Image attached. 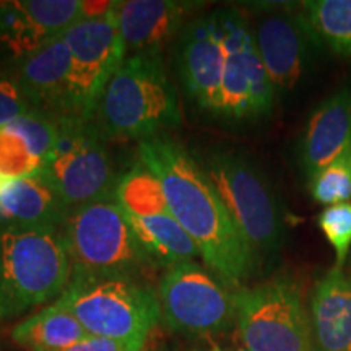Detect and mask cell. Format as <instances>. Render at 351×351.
Wrapping results in <instances>:
<instances>
[{
	"instance_id": "cell-12",
	"label": "cell",
	"mask_w": 351,
	"mask_h": 351,
	"mask_svg": "<svg viewBox=\"0 0 351 351\" xmlns=\"http://www.w3.org/2000/svg\"><path fill=\"white\" fill-rule=\"evenodd\" d=\"M178 46L179 75L187 96L200 109L218 116L225 51L215 12L189 21Z\"/></svg>"
},
{
	"instance_id": "cell-3",
	"label": "cell",
	"mask_w": 351,
	"mask_h": 351,
	"mask_svg": "<svg viewBox=\"0 0 351 351\" xmlns=\"http://www.w3.org/2000/svg\"><path fill=\"white\" fill-rule=\"evenodd\" d=\"M78 319L90 335L143 351L161 320L158 295L134 276H70L54 301Z\"/></svg>"
},
{
	"instance_id": "cell-20",
	"label": "cell",
	"mask_w": 351,
	"mask_h": 351,
	"mask_svg": "<svg viewBox=\"0 0 351 351\" xmlns=\"http://www.w3.org/2000/svg\"><path fill=\"white\" fill-rule=\"evenodd\" d=\"M88 337L90 333L75 315L56 302L21 320L12 330L13 341L29 351H59Z\"/></svg>"
},
{
	"instance_id": "cell-30",
	"label": "cell",
	"mask_w": 351,
	"mask_h": 351,
	"mask_svg": "<svg viewBox=\"0 0 351 351\" xmlns=\"http://www.w3.org/2000/svg\"><path fill=\"white\" fill-rule=\"evenodd\" d=\"M160 351H173V350H160Z\"/></svg>"
},
{
	"instance_id": "cell-13",
	"label": "cell",
	"mask_w": 351,
	"mask_h": 351,
	"mask_svg": "<svg viewBox=\"0 0 351 351\" xmlns=\"http://www.w3.org/2000/svg\"><path fill=\"white\" fill-rule=\"evenodd\" d=\"M215 15L221 29L225 51L218 116L231 121L252 119L251 82L262 65L254 33L238 8H221Z\"/></svg>"
},
{
	"instance_id": "cell-11",
	"label": "cell",
	"mask_w": 351,
	"mask_h": 351,
	"mask_svg": "<svg viewBox=\"0 0 351 351\" xmlns=\"http://www.w3.org/2000/svg\"><path fill=\"white\" fill-rule=\"evenodd\" d=\"M83 16V0L0 2V62H19L60 38Z\"/></svg>"
},
{
	"instance_id": "cell-7",
	"label": "cell",
	"mask_w": 351,
	"mask_h": 351,
	"mask_svg": "<svg viewBox=\"0 0 351 351\" xmlns=\"http://www.w3.org/2000/svg\"><path fill=\"white\" fill-rule=\"evenodd\" d=\"M204 169L257 257L278 251L285 241L283 212L261 169L239 153L225 150L210 153Z\"/></svg>"
},
{
	"instance_id": "cell-5",
	"label": "cell",
	"mask_w": 351,
	"mask_h": 351,
	"mask_svg": "<svg viewBox=\"0 0 351 351\" xmlns=\"http://www.w3.org/2000/svg\"><path fill=\"white\" fill-rule=\"evenodd\" d=\"M59 234L70 276H135L153 263L114 197L69 210Z\"/></svg>"
},
{
	"instance_id": "cell-22",
	"label": "cell",
	"mask_w": 351,
	"mask_h": 351,
	"mask_svg": "<svg viewBox=\"0 0 351 351\" xmlns=\"http://www.w3.org/2000/svg\"><path fill=\"white\" fill-rule=\"evenodd\" d=\"M298 15L314 44L351 57V0H307L300 3Z\"/></svg>"
},
{
	"instance_id": "cell-17",
	"label": "cell",
	"mask_w": 351,
	"mask_h": 351,
	"mask_svg": "<svg viewBox=\"0 0 351 351\" xmlns=\"http://www.w3.org/2000/svg\"><path fill=\"white\" fill-rule=\"evenodd\" d=\"M351 145V90L341 88L324 99L307 121L300 145V161L313 181Z\"/></svg>"
},
{
	"instance_id": "cell-26",
	"label": "cell",
	"mask_w": 351,
	"mask_h": 351,
	"mask_svg": "<svg viewBox=\"0 0 351 351\" xmlns=\"http://www.w3.org/2000/svg\"><path fill=\"white\" fill-rule=\"evenodd\" d=\"M7 127L21 135L34 155L43 161L49 156L56 145L57 134H59L57 117L36 111V109H32V111L20 116L19 119L10 122Z\"/></svg>"
},
{
	"instance_id": "cell-28",
	"label": "cell",
	"mask_w": 351,
	"mask_h": 351,
	"mask_svg": "<svg viewBox=\"0 0 351 351\" xmlns=\"http://www.w3.org/2000/svg\"><path fill=\"white\" fill-rule=\"evenodd\" d=\"M32 104L10 77H0V127H5L28 111Z\"/></svg>"
},
{
	"instance_id": "cell-23",
	"label": "cell",
	"mask_w": 351,
	"mask_h": 351,
	"mask_svg": "<svg viewBox=\"0 0 351 351\" xmlns=\"http://www.w3.org/2000/svg\"><path fill=\"white\" fill-rule=\"evenodd\" d=\"M114 200L130 217L169 215L163 184L142 160L119 176L114 189Z\"/></svg>"
},
{
	"instance_id": "cell-4",
	"label": "cell",
	"mask_w": 351,
	"mask_h": 351,
	"mask_svg": "<svg viewBox=\"0 0 351 351\" xmlns=\"http://www.w3.org/2000/svg\"><path fill=\"white\" fill-rule=\"evenodd\" d=\"M70 275L59 232L0 221V319L57 300Z\"/></svg>"
},
{
	"instance_id": "cell-2",
	"label": "cell",
	"mask_w": 351,
	"mask_h": 351,
	"mask_svg": "<svg viewBox=\"0 0 351 351\" xmlns=\"http://www.w3.org/2000/svg\"><path fill=\"white\" fill-rule=\"evenodd\" d=\"M93 121L108 140L165 137L182 122L178 93L161 54L127 56L104 88Z\"/></svg>"
},
{
	"instance_id": "cell-24",
	"label": "cell",
	"mask_w": 351,
	"mask_h": 351,
	"mask_svg": "<svg viewBox=\"0 0 351 351\" xmlns=\"http://www.w3.org/2000/svg\"><path fill=\"white\" fill-rule=\"evenodd\" d=\"M313 199L320 205H337L351 200V145L309 181Z\"/></svg>"
},
{
	"instance_id": "cell-14",
	"label": "cell",
	"mask_w": 351,
	"mask_h": 351,
	"mask_svg": "<svg viewBox=\"0 0 351 351\" xmlns=\"http://www.w3.org/2000/svg\"><path fill=\"white\" fill-rule=\"evenodd\" d=\"M254 41L263 67L276 95L291 91L300 83L306 69L307 52L313 38L296 12H267L257 20Z\"/></svg>"
},
{
	"instance_id": "cell-29",
	"label": "cell",
	"mask_w": 351,
	"mask_h": 351,
	"mask_svg": "<svg viewBox=\"0 0 351 351\" xmlns=\"http://www.w3.org/2000/svg\"><path fill=\"white\" fill-rule=\"evenodd\" d=\"M59 351H124V350H122L116 341L90 335L88 339L77 341V343L69 346V348H64Z\"/></svg>"
},
{
	"instance_id": "cell-6",
	"label": "cell",
	"mask_w": 351,
	"mask_h": 351,
	"mask_svg": "<svg viewBox=\"0 0 351 351\" xmlns=\"http://www.w3.org/2000/svg\"><path fill=\"white\" fill-rule=\"evenodd\" d=\"M57 125L56 145L39 176L49 182L69 210L112 199L119 176L108 138L96 122L80 116H60Z\"/></svg>"
},
{
	"instance_id": "cell-31",
	"label": "cell",
	"mask_w": 351,
	"mask_h": 351,
	"mask_svg": "<svg viewBox=\"0 0 351 351\" xmlns=\"http://www.w3.org/2000/svg\"><path fill=\"white\" fill-rule=\"evenodd\" d=\"M215 351H219V350H215Z\"/></svg>"
},
{
	"instance_id": "cell-10",
	"label": "cell",
	"mask_w": 351,
	"mask_h": 351,
	"mask_svg": "<svg viewBox=\"0 0 351 351\" xmlns=\"http://www.w3.org/2000/svg\"><path fill=\"white\" fill-rule=\"evenodd\" d=\"M62 36L72 54L69 116L93 119L104 88L127 57L117 2L104 15L78 20Z\"/></svg>"
},
{
	"instance_id": "cell-19",
	"label": "cell",
	"mask_w": 351,
	"mask_h": 351,
	"mask_svg": "<svg viewBox=\"0 0 351 351\" xmlns=\"http://www.w3.org/2000/svg\"><path fill=\"white\" fill-rule=\"evenodd\" d=\"M69 208L41 176H0V221L59 232Z\"/></svg>"
},
{
	"instance_id": "cell-21",
	"label": "cell",
	"mask_w": 351,
	"mask_h": 351,
	"mask_svg": "<svg viewBox=\"0 0 351 351\" xmlns=\"http://www.w3.org/2000/svg\"><path fill=\"white\" fill-rule=\"evenodd\" d=\"M127 217L153 263H160L168 269L176 263L195 261L197 257H200L199 247L171 215L147 218L130 217V215Z\"/></svg>"
},
{
	"instance_id": "cell-1",
	"label": "cell",
	"mask_w": 351,
	"mask_h": 351,
	"mask_svg": "<svg viewBox=\"0 0 351 351\" xmlns=\"http://www.w3.org/2000/svg\"><path fill=\"white\" fill-rule=\"evenodd\" d=\"M140 160L163 184L169 215L200 251L205 265L226 287H239L257 267V254L236 226L204 166L168 137L138 145Z\"/></svg>"
},
{
	"instance_id": "cell-16",
	"label": "cell",
	"mask_w": 351,
	"mask_h": 351,
	"mask_svg": "<svg viewBox=\"0 0 351 351\" xmlns=\"http://www.w3.org/2000/svg\"><path fill=\"white\" fill-rule=\"evenodd\" d=\"M200 5L182 0H117V20L127 56L161 54Z\"/></svg>"
},
{
	"instance_id": "cell-9",
	"label": "cell",
	"mask_w": 351,
	"mask_h": 351,
	"mask_svg": "<svg viewBox=\"0 0 351 351\" xmlns=\"http://www.w3.org/2000/svg\"><path fill=\"white\" fill-rule=\"evenodd\" d=\"M161 319L171 330L191 337L225 332L236 322L234 293L194 261L168 267L158 285Z\"/></svg>"
},
{
	"instance_id": "cell-27",
	"label": "cell",
	"mask_w": 351,
	"mask_h": 351,
	"mask_svg": "<svg viewBox=\"0 0 351 351\" xmlns=\"http://www.w3.org/2000/svg\"><path fill=\"white\" fill-rule=\"evenodd\" d=\"M317 226L335 251V267L343 269L351 251V204L330 205L317 217Z\"/></svg>"
},
{
	"instance_id": "cell-25",
	"label": "cell",
	"mask_w": 351,
	"mask_h": 351,
	"mask_svg": "<svg viewBox=\"0 0 351 351\" xmlns=\"http://www.w3.org/2000/svg\"><path fill=\"white\" fill-rule=\"evenodd\" d=\"M44 161L32 152L21 135L10 127H0V176L32 178L43 171Z\"/></svg>"
},
{
	"instance_id": "cell-15",
	"label": "cell",
	"mask_w": 351,
	"mask_h": 351,
	"mask_svg": "<svg viewBox=\"0 0 351 351\" xmlns=\"http://www.w3.org/2000/svg\"><path fill=\"white\" fill-rule=\"evenodd\" d=\"M72 54L64 36L8 65L7 77L20 88L33 109L49 116H69Z\"/></svg>"
},
{
	"instance_id": "cell-18",
	"label": "cell",
	"mask_w": 351,
	"mask_h": 351,
	"mask_svg": "<svg viewBox=\"0 0 351 351\" xmlns=\"http://www.w3.org/2000/svg\"><path fill=\"white\" fill-rule=\"evenodd\" d=\"M309 322L313 351H351V275L340 267L315 285Z\"/></svg>"
},
{
	"instance_id": "cell-8",
	"label": "cell",
	"mask_w": 351,
	"mask_h": 351,
	"mask_svg": "<svg viewBox=\"0 0 351 351\" xmlns=\"http://www.w3.org/2000/svg\"><path fill=\"white\" fill-rule=\"evenodd\" d=\"M236 326L247 351H313L311 322L301 288L275 276L234 293Z\"/></svg>"
}]
</instances>
